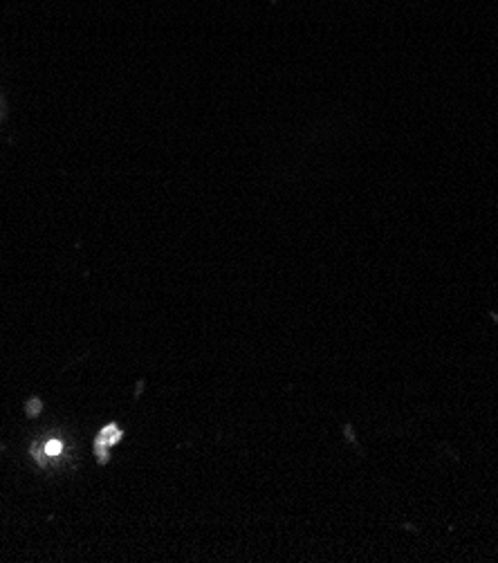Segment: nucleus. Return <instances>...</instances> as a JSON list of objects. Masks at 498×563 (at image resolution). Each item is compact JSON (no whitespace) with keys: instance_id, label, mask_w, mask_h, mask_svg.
Wrapping results in <instances>:
<instances>
[{"instance_id":"1","label":"nucleus","mask_w":498,"mask_h":563,"mask_svg":"<svg viewBox=\"0 0 498 563\" xmlns=\"http://www.w3.org/2000/svg\"><path fill=\"white\" fill-rule=\"evenodd\" d=\"M119 438H121V433L117 431V427H108V429H104V431H102V435H99L97 442H106L108 446H110L112 442H117Z\"/></svg>"},{"instance_id":"2","label":"nucleus","mask_w":498,"mask_h":563,"mask_svg":"<svg viewBox=\"0 0 498 563\" xmlns=\"http://www.w3.org/2000/svg\"><path fill=\"white\" fill-rule=\"evenodd\" d=\"M38 411H40V400H38V397H34V400H29V404H27V416L29 418H36Z\"/></svg>"},{"instance_id":"3","label":"nucleus","mask_w":498,"mask_h":563,"mask_svg":"<svg viewBox=\"0 0 498 563\" xmlns=\"http://www.w3.org/2000/svg\"><path fill=\"white\" fill-rule=\"evenodd\" d=\"M45 451H47V455H56V453H61V442H59V440H52V442H47Z\"/></svg>"}]
</instances>
